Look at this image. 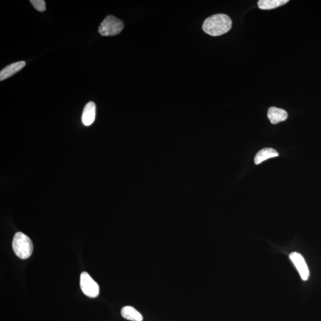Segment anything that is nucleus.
I'll return each instance as SVG.
<instances>
[{"mask_svg":"<svg viewBox=\"0 0 321 321\" xmlns=\"http://www.w3.org/2000/svg\"><path fill=\"white\" fill-rule=\"evenodd\" d=\"M278 156H279V153L274 149L264 148L257 154L255 158V163L257 165H258L265 160Z\"/></svg>","mask_w":321,"mask_h":321,"instance_id":"nucleus-9","label":"nucleus"},{"mask_svg":"<svg viewBox=\"0 0 321 321\" xmlns=\"http://www.w3.org/2000/svg\"><path fill=\"white\" fill-rule=\"evenodd\" d=\"M268 118L272 124L276 125L288 119V114L283 109L272 107L269 108Z\"/></svg>","mask_w":321,"mask_h":321,"instance_id":"nucleus-8","label":"nucleus"},{"mask_svg":"<svg viewBox=\"0 0 321 321\" xmlns=\"http://www.w3.org/2000/svg\"><path fill=\"white\" fill-rule=\"evenodd\" d=\"M288 2V0H260L257 4L260 9L272 10L282 6Z\"/></svg>","mask_w":321,"mask_h":321,"instance_id":"nucleus-11","label":"nucleus"},{"mask_svg":"<svg viewBox=\"0 0 321 321\" xmlns=\"http://www.w3.org/2000/svg\"><path fill=\"white\" fill-rule=\"evenodd\" d=\"M290 257L291 261L296 266L302 280L304 281L307 280L309 277V271L308 265L306 264L305 260L303 258L302 255L297 253V252H293V253L290 254Z\"/></svg>","mask_w":321,"mask_h":321,"instance_id":"nucleus-5","label":"nucleus"},{"mask_svg":"<svg viewBox=\"0 0 321 321\" xmlns=\"http://www.w3.org/2000/svg\"><path fill=\"white\" fill-rule=\"evenodd\" d=\"M122 317L125 319L132 321H142L141 314L132 306H128L123 307L121 311Z\"/></svg>","mask_w":321,"mask_h":321,"instance_id":"nucleus-10","label":"nucleus"},{"mask_svg":"<svg viewBox=\"0 0 321 321\" xmlns=\"http://www.w3.org/2000/svg\"><path fill=\"white\" fill-rule=\"evenodd\" d=\"M30 2L33 7L40 12H44L46 10V4L44 0H31Z\"/></svg>","mask_w":321,"mask_h":321,"instance_id":"nucleus-12","label":"nucleus"},{"mask_svg":"<svg viewBox=\"0 0 321 321\" xmlns=\"http://www.w3.org/2000/svg\"><path fill=\"white\" fill-rule=\"evenodd\" d=\"M231 27V19L225 14H217L209 17L202 25L203 31L213 36H220L227 33Z\"/></svg>","mask_w":321,"mask_h":321,"instance_id":"nucleus-1","label":"nucleus"},{"mask_svg":"<svg viewBox=\"0 0 321 321\" xmlns=\"http://www.w3.org/2000/svg\"><path fill=\"white\" fill-rule=\"evenodd\" d=\"M96 115V105L94 102H89L83 111L82 120L83 124L90 126L94 122Z\"/></svg>","mask_w":321,"mask_h":321,"instance_id":"nucleus-6","label":"nucleus"},{"mask_svg":"<svg viewBox=\"0 0 321 321\" xmlns=\"http://www.w3.org/2000/svg\"><path fill=\"white\" fill-rule=\"evenodd\" d=\"M12 247L14 254L19 258L28 259L32 254L33 243L30 238L22 232H18L14 235Z\"/></svg>","mask_w":321,"mask_h":321,"instance_id":"nucleus-2","label":"nucleus"},{"mask_svg":"<svg viewBox=\"0 0 321 321\" xmlns=\"http://www.w3.org/2000/svg\"><path fill=\"white\" fill-rule=\"evenodd\" d=\"M80 286L83 293L86 296L91 298H96L98 296L99 286L92 279L88 272H83L80 275Z\"/></svg>","mask_w":321,"mask_h":321,"instance_id":"nucleus-4","label":"nucleus"},{"mask_svg":"<svg viewBox=\"0 0 321 321\" xmlns=\"http://www.w3.org/2000/svg\"><path fill=\"white\" fill-rule=\"evenodd\" d=\"M124 23L114 16L106 17L99 28V32L102 36L118 35L124 28Z\"/></svg>","mask_w":321,"mask_h":321,"instance_id":"nucleus-3","label":"nucleus"},{"mask_svg":"<svg viewBox=\"0 0 321 321\" xmlns=\"http://www.w3.org/2000/svg\"><path fill=\"white\" fill-rule=\"evenodd\" d=\"M26 65L25 61H21L12 63L5 67L0 72V80L7 79L8 77L12 76L14 74L21 71Z\"/></svg>","mask_w":321,"mask_h":321,"instance_id":"nucleus-7","label":"nucleus"}]
</instances>
